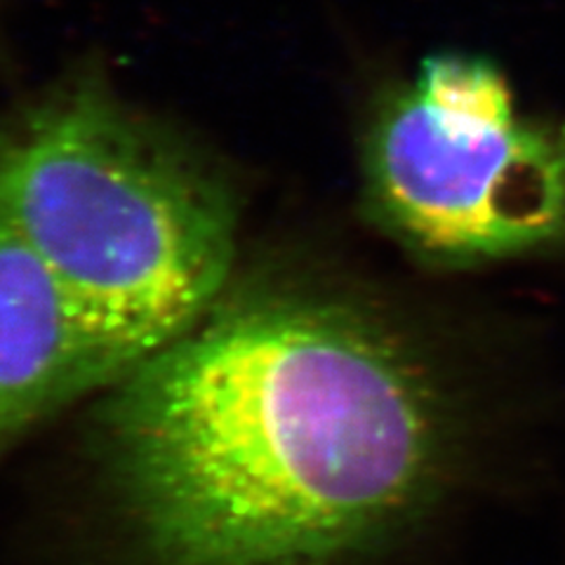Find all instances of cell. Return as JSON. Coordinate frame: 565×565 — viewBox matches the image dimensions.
Returning a JSON list of instances; mask_svg holds the SVG:
<instances>
[{
	"mask_svg": "<svg viewBox=\"0 0 565 565\" xmlns=\"http://www.w3.org/2000/svg\"><path fill=\"white\" fill-rule=\"evenodd\" d=\"M102 434L153 565H326L431 507L455 411L375 305L269 282L226 290L120 380Z\"/></svg>",
	"mask_w": 565,
	"mask_h": 565,
	"instance_id": "6da1fadb",
	"label": "cell"
},
{
	"mask_svg": "<svg viewBox=\"0 0 565 565\" xmlns=\"http://www.w3.org/2000/svg\"><path fill=\"white\" fill-rule=\"evenodd\" d=\"M0 215L57 278L116 384L217 302L236 257L222 177L95 81L0 128Z\"/></svg>",
	"mask_w": 565,
	"mask_h": 565,
	"instance_id": "7a4b0ae2",
	"label": "cell"
},
{
	"mask_svg": "<svg viewBox=\"0 0 565 565\" xmlns=\"http://www.w3.org/2000/svg\"><path fill=\"white\" fill-rule=\"evenodd\" d=\"M363 177L377 224L431 262H483L565 236V126L523 120L483 60L424 62L375 116Z\"/></svg>",
	"mask_w": 565,
	"mask_h": 565,
	"instance_id": "3957f363",
	"label": "cell"
},
{
	"mask_svg": "<svg viewBox=\"0 0 565 565\" xmlns=\"http://www.w3.org/2000/svg\"><path fill=\"white\" fill-rule=\"evenodd\" d=\"M116 377L57 278L0 215V459Z\"/></svg>",
	"mask_w": 565,
	"mask_h": 565,
	"instance_id": "277c9868",
	"label": "cell"
}]
</instances>
